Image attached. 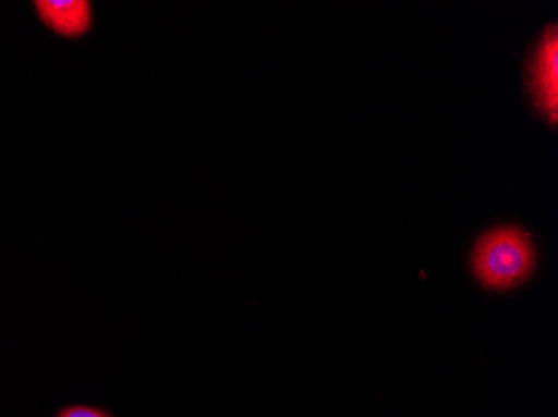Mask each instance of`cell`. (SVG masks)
I'll return each instance as SVG.
<instances>
[{"instance_id": "obj_1", "label": "cell", "mask_w": 558, "mask_h": 417, "mask_svg": "<svg viewBox=\"0 0 558 417\" xmlns=\"http://www.w3.org/2000/svg\"><path fill=\"white\" fill-rule=\"evenodd\" d=\"M537 265V249L525 229L498 225L473 244L470 266L480 284L492 291H509L530 278Z\"/></svg>"}, {"instance_id": "obj_2", "label": "cell", "mask_w": 558, "mask_h": 417, "mask_svg": "<svg viewBox=\"0 0 558 417\" xmlns=\"http://www.w3.org/2000/svg\"><path fill=\"white\" fill-rule=\"evenodd\" d=\"M530 87L538 109L557 122L558 115V30L557 25L545 27L530 58Z\"/></svg>"}, {"instance_id": "obj_4", "label": "cell", "mask_w": 558, "mask_h": 417, "mask_svg": "<svg viewBox=\"0 0 558 417\" xmlns=\"http://www.w3.org/2000/svg\"><path fill=\"white\" fill-rule=\"evenodd\" d=\"M59 417H111L108 414L102 413L99 409H93V407H69V409L62 410Z\"/></svg>"}, {"instance_id": "obj_3", "label": "cell", "mask_w": 558, "mask_h": 417, "mask_svg": "<svg viewBox=\"0 0 558 417\" xmlns=\"http://www.w3.org/2000/svg\"><path fill=\"white\" fill-rule=\"evenodd\" d=\"M34 5L40 21L59 36L75 39L93 27V8L87 0H39Z\"/></svg>"}]
</instances>
